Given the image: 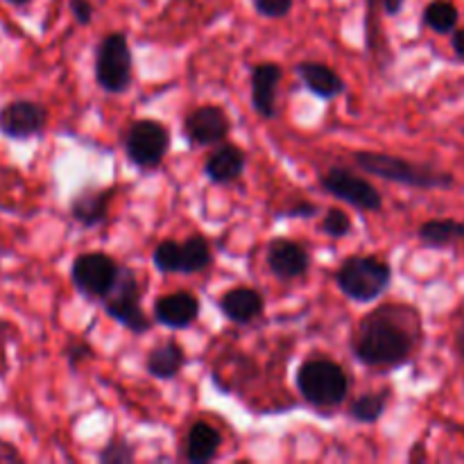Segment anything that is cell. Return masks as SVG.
Here are the masks:
<instances>
[{
	"instance_id": "6da1fadb",
	"label": "cell",
	"mask_w": 464,
	"mask_h": 464,
	"mask_svg": "<svg viewBox=\"0 0 464 464\" xmlns=\"http://www.w3.org/2000/svg\"><path fill=\"white\" fill-rule=\"evenodd\" d=\"M401 308L383 306L362 317L352 340V353L367 367H399L415 352V334L399 317Z\"/></svg>"
},
{
	"instance_id": "7a4b0ae2",
	"label": "cell",
	"mask_w": 464,
	"mask_h": 464,
	"mask_svg": "<svg viewBox=\"0 0 464 464\" xmlns=\"http://www.w3.org/2000/svg\"><path fill=\"white\" fill-rule=\"evenodd\" d=\"M353 163H356L362 172H367V175H376L385 181L411 186V188L433 190L451 188L453 186L451 172L438 170V168L429 166V163L406 161V159L392 157V154L356 152L353 154Z\"/></svg>"
},
{
	"instance_id": "3957f363",
	"label": "cell",
	"mask_w": 464,
	"mask_h": 464,
	"mask_svg": "<svg viewBox=\"0 0 464 464\" xmlns=\"http://www.w3.org/2000/svg\"><path fill=\"white\" fill-rule=\"evenodd\" d=\"M299 394L313 408H335L347 399L349 376L331 358H311L297 370Z\"/></svg>"
},
{
	"instance_id": "277c9868",
	"label": "cell",
	"mask_w": 464,
	"mask_h": 464,
	"mask_svg": "<svg viewBox=\"0 0 464 464\" xmlns=\"http://www.w3.org/2000/svg\"><path fill=\"white\" fill-rule=\"evenodd\" d=\"M392 270L376 256H349L335 272V284L353 302H374L388 290Z\"/></svg>"
},
{
	"instance_id": "5b68a950",
	"label": "cell",
	"mask_w": 464,
	"mask_h": 464,
	"mask_svg": "<svg viewBox=\"0 0 464 464\" xmlns=\"http://www.w3.org/2000/svg\"><path fill=\"white\" fill-rule=\"evenodd\" d=\"M131 48L122 32L102 36L95 53V80L104 93H125L131 84Z\"/></svg>"
},
{
	"instance_id": "8992f818",
	"label": "cell",
	"mask_w": 464,
	"mask_h": 464,
	"mask_svg": "<svg viewBox=\"0 0 464 464\" xmlns=\"http://www.w3.org/2000/svg\"><path fill=\"white\" fill-rule=\"evenodd\" d=\"M140 281L131 267H121L111 293L104 297V313L131 334H148L152 322L140 308Z\"/></svg>"
},
{
	"instance_id": "52a82bcc",
	"label": "cell",
	"mask_w": 464,
	"mask_h": 464,
	"mask_svg": "<svg viewBox=\"0 0 464 464\" xmlns=\"http://www.w3.org/2000/svg\"><path fill=\"white\" fill-rule=\"evenodd\" d=\"M122 148L130 163H134L140 170H150V168L161 166L166 159L170 150V131L161 122L143 118V121L131 122L130 130L125 131Z\"/></svg>"
},
{
	"instance_id": "ba28073f",
	"label": "cell",
	"mask_w": 464,
	"mask_h": 464,
	"mask_svg": "<svg viewBox=\"0 0 464 464\" xmlns=\"http://www.w3.org/2000/svg\"><path fill=\"white\" fill-rule=\"evenodd\" d=\"M121 275V266L102 252H86L72 261L71 281L77 293L93 302H104Z\"/></svg>"
},
{
	"instance_id": "9c48e42d",
	"label": "cell",
	"mask_w": 464,
	"mask_h": 464,
	"mask_svg": "<svg viewBox=\"0 0 464 464\" xmlns=\"http://www.w3.org/2000/svg\"><path fill=\"white\" fill-rule=\"evenodd\" d=\"M320 186L334 198L343 199L349 207L358 208V211H381L383 208V198L379 190L362 177L353 175L347 168H331L326 175H322Z\"/></svg>"
},
{
	"instance_id": "30bf717a",
	"label": "cell",
	"mask_w": 464,
	"mask_h": 464,
	"mask_svg": "<svg viewBox=\"0 0 464 464\" xmlns=\"http://www.w3.org/2000/svg\"><path fill=\"white\" fill-rule=\"evenodd\" d=\"M48 122V111L34 100H12L0 109V134L12 140L39 136Z\"/></svg>"
},
{
	"instance_id": "8fae6325",
	"label": "cell",
	"mask_w": 464,
	"mask_h": 464,
	"mask_svg": "<svg viewBox=\"0 0 464 464\" xmlns=\"http://www.w3.org/2000/svg\"><path fill=\"white\" fill-rule=\"evenodd\" d=\"M229 118L220 107L204 104L190 111L184 121V136L193 148L216 145L229 136Z\"/></svg>"
},
{
	"instance_id": "7c38bea8",
	"label": "cell",
	"mask_w": 464,
	"mask_h": 464,
	"mask_svg": "<svg viewBox=\"0 0 464 464\" xmlns=\"http://www.w3.org/2000/svg\"><path fill=\"white\" fill-rule=\"evenodd\" d=\"M267 267L281 281H295L311 267V256L302 245L288 238H275L267 245Z\"/></svg>"
},
{
	"instance_id": "4fadbf2b",
	"label": "cell",
	"mask_w": 464,
	"mask_h": 464,
	"mask_svg": "<svg viewBox=\"0 0 464 464\" xmlns=\"http://www.w3.org/2000/svg\"><path fill=\"white\" fill-rule=\"evenodd\" d=\"M199 315V299L195 295L179 293L163 295L154 302V322L168 329H188Z\"/></svg>"
},
{
	"instance_id": "5bb4252c",
	"label": "cell",
	"mask_w": 464,
	"mask_h": 464,
	"mask_svg": "<svg viewBox=\"0 0 464 464\" xmlns=\"http://www.w3.org/2000/svg\"><path fill=\"white\" fill-rule=\"evenodd\" d=\"M281 71L279 63L261 62L252 68V104L256 113L266 121L276 116V91H279Z\"/></svg>"
},
{
	"instance_id": "9a60e30c",
	"label": "cell",
	"mask_w": 464,
	"mask_h": 464,
	"mask_svg": "<svg viewBox=\"0 0 464 464\" xmlns=\"http://www.w3.org/2000/svg\"><path fill=\"white\" fill-rule=\"evenodd\" d=\"M113 198L111 188H84L71 199V218L84 229L100 227L109 216V202Z\"/></svg>"
},
{
	"instance_id": "2e32d148",
	"label": "cell",
	"mask_w": 464,
	"mask_h": 464,
	"mask_svg": "<svg viewBox=\"0 0 464 464\" xmlns=\"http://www.w3.org/2000/svg\"><path fill=\"white\" fill-rule=\"evenodd\" d=\"M245 168H247V157L238 145H220L204 163V175L211 184L227 186L238 181Z\"/></svg>"
},
{
	"instance_id": "e0dca14e",
	"label": "cell",
	"mask_w": 464,
	"mask_h": 464,
	"mask_svg": "<svg viewBox=\"0 0 464 464\" xmlns=\"http://www.w3.org/2000/svg\"><path fill=\"white\" fill-rule=\"evenodd\" d=\"M297 75L302 84L311 91L313 95L322 100H334L344 93V80L331 66L322 62H302L297 63Z\"/></svg>"
},
{
	"instance_id": "ac0fdd59",
	"label": "cell",
	"mask_w": 464,
	"mask_h": 464,
	"mask_svg": "<svg viewBox=\"0 0 464 464\" xmlns=\"http://www.w3.org/2000/svg\"><path fill=\"white\" fill-rule=\"evenodd\" d=\"M266 308L261 293H256L254 288H234L229 293L222 295L220 299V311L234 324H252L254 320H258Z\"/></svg>"
},
{
	"instance_id": "d6986e66",
	"label": "cell",
	"mask_w": 464,
	"mask_h": 464,
	"mask_svg": "<svg viewBox=\"0 0 464 464\" xmlns=\"http://www.w3.org/2000/svg\"><path fill=\"white\" fill-rule=\"evenodd\" d=\"M222 444L220 430L207 421H195L186 438V460L190 464H207L218 456Z\"/></svg>"
},
{
	"instance_id": "ffe728a7",
	"label": "cell",
	"mask_w": 464,
	"mask_h": 464,
	"mask_svg": "<svg viewBox=\"0 0 464 464\" xmlns=\"http://www.w3.org/2000/svg\"><path fill=\"white\" fill-rule=\"evenodd\" d=\"M186 365V353L184 347L175 340H168V343L157 344V347L150 352L148 361H145V370L150 376L159 381H172Z\"/></svg>"
},
{
	"instance_id": "44dd1931",
	"label": "cell",
	"mask_w": 464,
	"mask_h": 464,
	"mask_svg": "<svg viewBox=\"0 0 464 464\" xmlns=\"http://www.w3.org/2000/svg\"><path fill=\"white\" fill-rule=\"evenodd\" d=\"M420 240L433 249L451 247L464 240V222L460 220H429L417 231Z\"/></svg>"
},
{
	"instance_id": "7402d4cb",
	"label": "cell",
	"mask_w": 464,
	"mask_h": 464,
	"mask_svg": "<svg viewBox=\"0 0 464 464\" xmlns=\"http://www.w3.org/2000/svg\"><path fill=\"white\" fill-rule=\"evenodd\" d=\"M211 261V247L204 236H188L184 243H179V275H195V272L207 270Z\"/></svg>"
},
{
	"instance_id": "603a6c76",
	"label": "cell",
	"mask_w": 464,
	"mask_h": 464,
	"mask_svg": "<svg viewBox=\"0 0 464 464\" xmlns=\"http://www.w3.org/2000/svg\"><path fill=\"white\" fill-rule=\"evenodd\" d=\"M390 401V390H381V392H367L358 397L352 403V417L361 424H376L383 417L385 408Z\"/></svg>"
},
{
	"instance_id": "cb8c5ba5",
	"label": "cell",
	"mask_w": 464,
	"mask_h": 464,
	"mask_svg": "<svg viewBox=\"0 0 464 464\" xmlns=\"http://www.w3.org/2000/svg\"><path fill=\"white\" fill-rule=\"evenodd\" d=\"M424 23L438 34H453L458 25V7L449 0H433L424 9Z\"/></svg>"
},
{
	"instance_id": "d4e9b609",
	"label": "cell",
	"mask_w": 464,
	"mask_h": 464,
	"mask_svg": "<svg viewBox=\"0 0 464 464\" xmlns=\"http://www.w3.org/2000/svg\"><path fill=\"white\" fill-rule=\"evenodd\" d=\"M152 263L159 272H179V243L163 240L154 247Z\"/></svg>"
},
{
	"instance_id": "484cf974",
	"label": "cell",
	"mask_w": 464,
	"mask_h": 464,
	"mask_svg": "<svg viewBox=\"0 0 464 464\" xmlns=\"http://www.w3.org/2000/svg\"><path fill=\"white\" fill-rule=\"evenodd\" d=\"M320 231L331 238H344V236L352 234V218L343 208H329L324 220H322Z\"/></svg>"
},
{
	"instance_id": "4316f807",
	"label": "cell",
	"mask_w": 464,
	"mask_h": 464,
	"mask_svg": "<svg viewBox=\"0 0 464 464\" xmlns=\"http://www.w3.org/2000/svg\"><path fill=\"white\" fill-rule=\"evenodd\" d=\"M134 458V447H131L127 440H111V442L100 451L98 460L102 464H131Z\"/></svg>"
},
{
	"instance_id": "83f0119b",
	"label": "cell",
	"mask_w": 464,
	"mask_h": 464,
	"mask_svg": "<svg viewBox=\"0 0 464 464\" xmlns=\"http://www.w3.org/2000/svg\"><path fill=\"white\" fill-rule=\"evenodd\" d=\"M254 7L261 16L284 18L293 9V0H254Z\"/></svg>"
},
{
	"instance_id": "f1b7e54d",
	"label": "cell",
	"mask_w": 464,
	"mask_h": 464,
	"mask_svg": "<svg viewBox=\"0 0 464 464\" xmlns=\"http://www.w3.org/2000/svg\"><path fill=\"white\" fill-rule=\"evenodd\" d=\"M91 356H93V349H91L86 343H75L66 349V358H68V365H71V370H77V365Z\"/></svg>"
},
{
	"instance_id": "f546056e",
	"label": "cell",
	"mask_w": 464,
	"mask_h": 464,
	"mask_svg": "<svg viewBox=\"0 0 464 464\" xmlns=\"http://www.w3.org/2000/svg\"><path fill=\"white\" fill-rule=\"evenodd\" d=\"M71 14L80 25H89L93 21V5L89 0H71Z\"/></svg>"
},
{
	"instance_id": "4dcf8cb0",
	"label": "cell",
	"mask_w": 464,
	"mask_h": 464,
	"mask_svg": "<svg viewBox=\"0 0 464 464\" xmlns=\"http://www.w3.org/2000/svg\"><path fill=\"white\" fill-rule=\"evenodd\" d=\"M317 213H320V207H317V204L299 202V204H295V207L285 208L284 218H315Z\"/></svg>"
},
{
	"instance_id": "1f68e13d",
	"label": "cell",
	"mask_w": 464,
	"mask_h": 464,
	"mask_svg": "<svg viewBox=\"0 0 464 464\" xmlns=\"http://www.w3.org/2000/svg\"><path fill=\"white\" fill-rule=\"evenodd\" d=\"M451 45H453V53H456V57L460 59V62H464V27H460V30H453Z\"/></svg>"
},
{
	"instance_id": "d6a6232c",
	"label": "cell",
	"mask_w": 464,
	"mask_h": 464,
	"mask_svg": "<svg viewBox=\"0 0 464 464\" xmlns=\"http://www.w3.org/2000/svg\"><path fill=\"white\" fill-rule=\"evenodd\" d=\"M458 349H460V353L464 356V324H462L460 334H458Z\"/></svg>"
},
{
	"instance_id": "836d02e7",
	"label": "cell",
	"mask_w": 464,
	"mask_h": 464,
	"mask_svg": "<svg viewBox=\"0 0 464 464\" xmlns=\"http://www.w3.org/2000/svg\"><path fill=\"white\" fill-rule=\"evenodd\" d=\"M7 3H12V5H18V7H21V5H27V3H32V0H7Z\"/></svg>"
},
{
	"instance_id": "e575fe53",
	"label": "cell",
	"mask_w": 464,
	"mask_h": 464,
	"mask_svg": "<svg viewBox=\"0 0 464 464\" xmlns=\"http://www.w3.org/2000/svg\"><path fill=\"white\" fill-rule=\"evenodd\" d=\"M381 3H383V0H367V5H370V9H374L376 5H381Z\"/></svg>"
}]
</instances>
